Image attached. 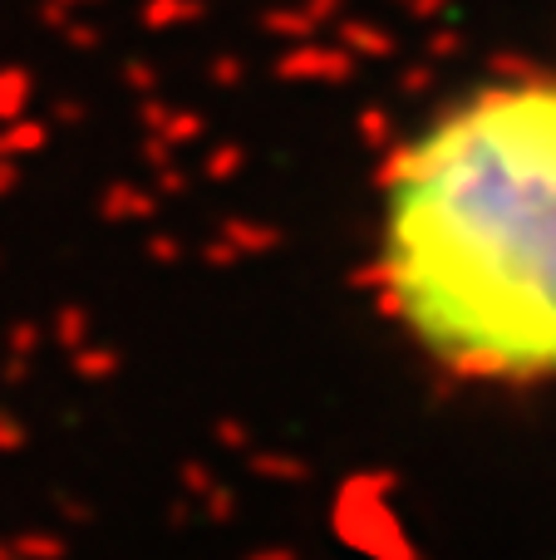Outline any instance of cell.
Masks as SVG:
<instances>
[{"label":"cell","instance_id":"cell-1","mask_svg":"<svg viewBox=\"0 0 556 560\" xmlns=\"http://www.w3.org/2000/svg\"><path fill=\"white\" fill-rule=\"evenodd\" d=\"M384 285L439 364L556 378V79L478 89L404 148Z\"/></svg>","mask_w":556,"mask_h":560}]
</instances>
